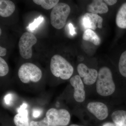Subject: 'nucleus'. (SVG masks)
Returning <instances> with one entry per match:
<instances>
[{
  "label": "nucleus",
  "instance_id": "1",
  "mask_svg": "<svg viewBox=\"0 0 126 126\" xmlns=\"http://www.w3.org/2000/svg\"><path fill=\"white\" fill-rule=\"evenodd\" d=\"M96 87L97 93L102 96H108L114 93L116 87L111 71L109 68L103 67L99 69Z\"/></svg>",
  "mask_w": 126,
  "mask_h": 126
},
{
  "label": "nucleus",
  "instance_id": "2",
  "mask_svg": "<svg viewBox=\"0 0 126 126\" xmlns=\"http://www.w3.org/2000/svg\"><path fill=\"white\" fill-rule=\"evenodd\" d=\"M50 68L54 76L63 80L70 79L73 73L74 68L71 64L59 55H55L52 57Z\"/></svg>",
  "mask_w": 126,
  "mask_h": 126
},
{
  "label": "nucleus",
  "instance_id": "3",
  "mask_svg": "<svg viewBox=\"0 0 126 126\" xmlns=\"http://www.w3.org/2000/svg\"><path fill=\"white\" fill-rule=\"evenodd\" d=\"M43 75L40 69L34 64L26 63L21 65L18 71L19 79L23 83L31 82L37 83L40 81Z\"/></svg>",
  "mask_w": 126,
  "mask_h": 126
},
{
  "label": "nucleus",
  "instance_id": "4",
  "mask_svg": "<svg viewBox=\"0 0 126 126\" xmlns=\"http://www.w3.org/2000/svg\"><path fill=\"white\" fill-rule=\"evenodd\" d=\"M71 9L67 4L60 2L53 9L50 14V23L55 29L60 30L64 27Z\"/></svg>",
  "mask_w": 126,
  "mask_h": 126
},
{
  "label": "nucleus",
  "instance_id": "5",
  "mask_svg": "<svg viewBox=\"0 0 126 126\" xmlns=\"http://www.w3.org/2000/svg\"><path fill=\"white\" fill-rule=\"evenodd\" d=\"M46 115L50 126H67L71 119L68 111L64 109H50Z\"/></svg>",
  "mask_w": 126,
  "mask_h": 126
},
{
  "label": "nucleus",
  "instance_id": "6",
  "mask_svg": "<svg viewBox=\"0 0 126 126\" xmlns=\"http://www.w3.org/2000/svg\"><path fill=\"white\" fill-rule=\"evenodd\" d=\"M36 36L30 32H25L19 41V49L20 55L25 59H31L32 56V47L36 44Z\"/></svg>",
  "mask_w": 126,
  "mask_h": 126
},
{
  "label": "nucleus",
  "instance_id": "7",
  "mask_svg": "<svg viewBox=\"0 0 126 126\" xmlns=\"http://www.w3.org/2000/svg\"><path fill=\"white\" fill-rule=\"evenodd\" d=\"M79 75L83 78V82L87 85H92L97 81V71L93 68H89L84 64L81 63L77 66Z\"/></svg>",
  "mask_w": 126,
  "mask_h": 126
},
{
  "label": "nucleus",
  "instance_id": "8",
  "mask_svg": "<svg viewBox=\"0 0 126 126\" xmlns=\"http://www.w3.org/2000/svg\"><path fill=\"white\" fill-rule=\"evenodd\" d=\"M87 108L89 112L99 120H104L108 117V108L101 102H90L88 103Z\"/></svg>",
  "mask_w": 126,
  "mask_h": 126
},
{
  "label": "nucleus",
  "instance_id": "9",
  "mask_svg": "<svg viewBox=\"0 0 126 126\" xmlns=\"http://www.w3.org/2000/svg\"><path fill=\"white\" fill-rule=\"evenodd\" d=\"M70 84L74 88V97L79 103L84 101L86 98V93L82 81L79 75L72 77L70 80Z\"/></svg>",
  "mask_w": 126,
  "mask_h": 126
},
{
  "label": "nucleus",
  "instance_id": "10",
  "mask_svg": "<svg viewBox=\"0 0 126 126\" xmlns=\"http://www.w3.org/2000/svg\"><path fill=\"white\" fill-rule=\"evenodd\" d=\"M103 21V19L101 16L92 13H86L82 19L83 26L86 30H95L97 28L101 29Z\"/></svg>",
  "mask_w": 126,
  "mask_h": 126
},
{
  "label": "nucleus",
  "instance_id": "11",
  "mask_svg": "<svg viewBox=\"0 0 126 126\" xmlns=\"http://www.w3.org/2000/svg\"><path fill=\"white\" fill-rule=\"evenodd\" d=\"M87 10L90 13L97 15L107 13L109 9L107 5L103 1L95 0L88 5Z\"/></svg>",
  "mask_w": 126,
  "mask_h": 126
},
{
  "label": "nucleus",
  "instance_id": "12",
  "mask_svg": "<svg viewBox=\"0 0 126 126\" xmlns=\"http://www.w3.org/2000/svg\"><path fill=\"white\" fill-rule=\"evenodd\" d=\"M15 9V5L13 1L9 0H0V16L1 17H9L13 14Z\"/></svg>",
  "mask_w": 126,
  "mask_h": 126
},
{
  "label": "nucleus",
  "instance_id": "13",
  "mask_svg": "<svg viewBox=\"0 0 126 126\" xmlns=\"http://www.w3.org/2000/svg\"><path fill=\"white\" fill-rule=\"evenodd\" d=\"M14 121L16 126H30L27 109L18 112L14 117Z\"/></svg>",
  "mask_w": 126,
  "mask_h": 126
},
{
  "label": "nucleus",
  "instance_id": "14",
  "mask_svg": "<svg viewBox=\"0 0 126 126\" xmlns=\"http://www.w3.org/2000/svg\"><path fill=\"white\" fill-rule=\"evenodd\" d=\"M116 24L119 28L126 29V2L122 5L117 14Z\"/></svg>",
  "mask_w": 126,
  "mask_h": 126
},
{
  "label": "nucleus",
  "instance_id": "15",
  "mask_svg": "<svg viewBox=\"0 0 126 126\" xmlns=\"http://www.w3.org/2000/svg\"><path fill=\"white\" fill-rule=\"evenodd\" d=\"M111 118L116 126H126V111L118 110L112 113Z\"/></svg>",
  "mask_w": 126,
  "mask_h": 126
},
{
  "label": "nucleus",
  "instance_id": "16",
  "mask_svg": "<svg viewBox=\"0 0 126 126\" xmlns=\"http://www.w3.org/2000/svg\"><path fill=\"white\" fill-rule=\"evenodd\" d=\"M82 38L84 40L89 41L96 46L99 45L101 43V39L99 36L92 30H86Z\"/></svg>",
  "mask_w": 126,
  "mask_h": 126
},
{
  "label": "nucleus",
  "instance_id": "17",
  "mask_svg": "<svg viewBox=\"0 0 126 126\" xmlns=\"http://www.w3.org/2000/svg\"><path fill=\"white\" fill-rule=\"evenodd\" d=\"M36 4L40 5L44 9L49 10L53 8L59 3L58 0H33Z\"/></svg>",
  "mask_w": 126,
  "mask_h": 126
},
{
  "label": "nucleus",
  "instance_id": "18",
  "mask_svg": "<svg viewBox=\"0 0 126 126\" xmlns=\"http://www.w3.org/2000/svg\"><path fill=\"white\" fill-rule=\"evenodd\" d=\"M118 68L121 74L126 78V50L120 56Z\"/></svg>",
  "mask_w": 126,
  "mask_h": 126
},
{
  "label": "nucleus",
  "instance_id": "19",
  "mask_svg": "<svg viewBox=\"0 0 126 126\" xmlns=\"http://www.w3.org/2000/svg\"><path fill=\"white\" fill-rule=\"evenodd\" d=\"M9 68L7 63L1 57L0 58V76L4 77L9 73Z\"/></svg>",
  "mask_w": 126,
  "mask_h": 126
},
{
  "label": "nucleus",
  "instance_id": "20",
  "mask_svg": "<svg viewBox=\"0 0 126 126\" xmlns=\"http://www.w3.org/2000/svg\"><path fill=\"white\" fill-rule=\"evenodd\" d=\"M44 20V18L42 16H39L38 18L34 20L33 23L29 25V29L31 30H34L38 27L41 23H42Z\"/></svg>",
  "mask_w": 126,
  "mask_h": 126
},
{
  "label": "nucleus",
  "instance_id": "21",
  "mask_svg": "<svg viewBox=\"0 0 126 126\" xmlns=\"http://www.w3.org/2000/svg\"><path fill=\"white\" fill-rule=\"evenodd\" d=\"M12 99H13V95L10 94H6L4 98L5 103L7 105H10V104Z\"/></svg>",
  "mask_w": 126,
  "mask_h": 126
},
{
  "label": "nucleus",
  "instance_id": "22",
  "mask_svg": "<svg viewBox=\"0 0 126 126\" xmlns=\"http://www.w3.org/2000/svg\"><path fill=\"white\" fill-rule=\"evenodd\" d=\"M41 114V111L38 109H35L33 110L32 112V116L35 118L39 117L40 116Z\"/></svg>",
  "mask_w": 126,
  "mask_h": 126
},
{
  "label": "nucleus",
  "instance_id": "23",
  "mask_svg": "<svg viewBox=\"0 0 126 126\" xmlns=\"http://www.w3.org/2000/svg\"><path fill=\"white\" fill-rule=\"evenodd\" d=\"M30 126H44L41 122V121H32L30 122Z\"/></svg>",
  "mask_w": 126,
  "mask_h": 126
},
{
  "label": "nucleus",
  "instance_id": "24",
  "mask_svg": "<svg viewBox=\"0 0 126 126\" xmlns=\"http://www.w3.org/2000/svg\"><path fill=\"white\" fill-rule=\"evenodd\" d=\"M6 52L7 50L5 48L1 46L0 47V56L1 57L5 56L6 54Z\"/></svg>",
  "mask_w": 126,
  "mask_h": 126
},
{
  "label": "nucleus",
  "instance_id": "25",
  "mask_svg": "<svg viewBox=\"0 0 126 126\" xmlns=\"http://www.w3.org/2000/svg\"><path fill=\"white\" fill-rule=\"evenodd\" d=\"M104 1L107 4L111 6L115 4L117 2V0H104Z\"/></svg>",
  "mask_w": 126,
  "mask_h": 126
},
{
  "label": "nucleus",
  "instance_id": "26",
  "mask_svg": "<svg viewBox=\"0 0 126 126\" xmlns=\"http://www.w3.org/2000/svg\"><path fill=\"white\" fill-rule=\"evenodd\" d=\"M69 31H70V33L71 34V35H74L75 34V29L73 25L71 23H70L69 24Z\"/></svg>",
  "mask_w": 126,
  "mask_h": 126
},
{
  "label": "nucleus",
  "instance_id": "27",
  "mask_svg": "<svg viewBox=\"0 0 126 126\" xmlns=\"http://www.w3.org/2000/svg\"><path fill=\"white\" fill-rule=\"evenodd\" d=\"M27 104L26 103H23L21 106H20V107L18 108V112L19 111H21V110H25L27 109Z\"/></svg>",
  "mask_w": 126,
  "mask_h": 126
},
{
  "label": "nucleus",
  "instance_id": "28",
  "mask_svg": "<svg viewBox=\"0 0 126 126\" xmlns=\"http://www.w3.org/2000/svg\"><path fill=\"white\" fill-rule=\"evenodd\" d=\"M79 126V125H77V124H72V125H70V126Z\"/></svg>",
  "mask_w": 126,
  "mask_h": 126
},
{
  "label": "nucleus",
  "instance_id": "29",
  "mask_svg": "<svg viewBox=\"0 0 126 126\" xmlns=\"http://www.w3.org/2000/svg\"><path fill=\"white\" fill-rule=\"evenodd\" d=\"M1 29H0V35H1Z\"/></svg>",
  "mask_w": 126,
  "mask_h": 126
}]
</instances>
